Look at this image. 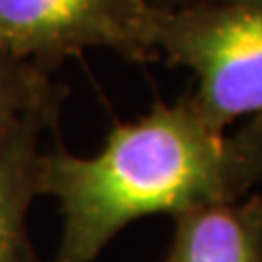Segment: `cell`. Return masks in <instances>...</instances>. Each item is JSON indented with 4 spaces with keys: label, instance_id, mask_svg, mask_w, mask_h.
Instances as JSON below:
<instances>
[{
    "label": "cell",
    "instance_id": "cell-2",
    "mask_svg": "<svg viewBox=\"0 0 262 262\" xmlns=\"http://www.w3.org/2000/svg\"><path fill=\"white\" fill-rule=\"evenodd\" d=\"M153 44L194 72L192 101L212 125L262 116V3L155 9Z\"/></svg>",
    "mask_w": 262,
    "mask_h": 262
},
{
    "label": "cell",
    "instance_id": "cell-4",
    "mask_svg": "<svg viewBox=\"0 0 262 262\" xmlns=\"http://www.w3.org/2000/svg\"><path fill=\"white\" fill-rule=\"evenodd\" d=\"M162 262H262V196L175 214Z\"/></svg>",
    "mask_w": 262,
    "mask_h": 262
},
{
    "label": "cell",
    "instance_id": "cell-3",
    "mask_svg": "<svg viewBox=\"0 0 262 262\" xmlns=\"http://www.w3.org/2000/svg\"><path fill=\"white\" fill-rule=\"evenodd\" d=\"M153 15L146 0H0V53L48 72L88 48L158 61Z\"/></svg>",
    "mask_w": 262,
    "mask_h": 262
},
{
    "label": "cell",
    "instance_id": "cell-6",
    "mask_svg": "<svg viewBox=\"0 0 262 262\" xmlns=\"http://www.w3.org/2000/svg\"><path fill=\"white\" fill-rule=\"evenodd\" d=\"M66 88L53 72L0 53V149L24 120L42 110H61Z\"/></svg>",
    "mask_w": 262,
    "mask_h": 262
},
{
    "label": "cell",
    "instance_id": "cell-1",
    "mask_svg": "<svg viewBox=\"0 0 262 262\" xmlns=\"http://www.w3.org/2000/svg\"><path fill=\"white\" fill-rule=\"evenodd\" d=\"M260 182L262 116L225 134L190 92L116 125L92 158H37V194L55 196L63 219L55 262H94L131 221L229 203Z\"/></svg>",
    "mask_w": 262,
    "mask_h": 262
},
{
    "label": "cell",
    "instance_id": "cell-5",
    "mask_svg": "<svg viewBox=\"0 0 262 262\" xmlns=\"http://www.w3.org/2000/svg\"><path fill=\"white\" fill-rule=\"evenodd\" d=\"M59 118V110L33 114L0 149V262H39L27 229L37 196L39 138Z\"/></svg>",
    "mask_w": 262,
    "mask_h": 262
},
{
    "label": "cell",
    "instance_id": "cell-7",
    "mask_svg": "<svg viewBox=\"0 0 262 262\" xmlns=\"http://www.w3.org/2000/svg\"><path fill=\"white\" fill-rule=\"evenodd\" d=\"M155 9H179V7L196 5H256L262 0H146Z\"/></svg>",
    "mask_w": 262,
    "mask_h": 262
}]
</instances>
